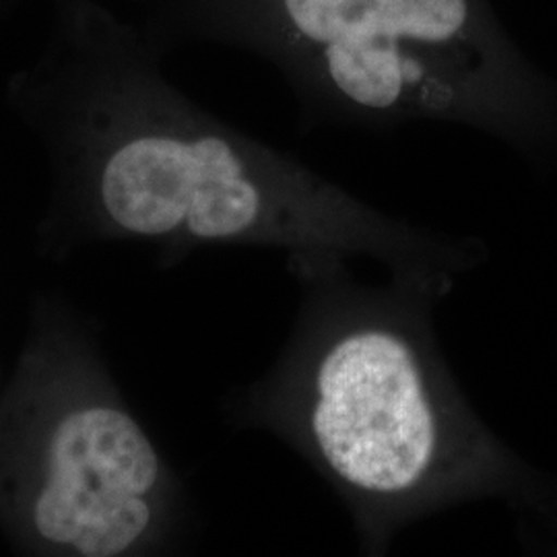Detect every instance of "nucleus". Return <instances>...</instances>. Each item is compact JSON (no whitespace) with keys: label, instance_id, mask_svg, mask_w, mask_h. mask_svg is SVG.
<instances>
[{"label":"nucleus","instance_id":"6","mask_svg":"<svg viewBox=\"0 0 557 557\" xmlns=\"http://www.w3.org/2000/svg\"><path fill=\"white\" fill-rule=\"evenodd\" d=\"M0 2H2V0H0Z\"/></svg>","mask_w":557,"mask_h":557},{"label":"nucleus","instance_id":"3","mask_svg":"<svg viewBox=\"0 0 557 557\" xmlns=\"http://www.w3.org/2000/svg\"><path fill=\"white\" fill-rule=\"evenodd\" d=\"M333 96L379 119H490L496 100L465 54L469 0H273Z\"/></svg>","mask_w":557,"mask_h":557},{"label":"nucleus","instance_id":"1","mask_svg":"<svg viewBox=\"0 0 557 557\" xmlns=\"http://www.w3.org/2000/svg\"><path fill=\"white\" fill-rule=\"evenodd\" d=\"M343 257L298 252L304 298L267 419L347 506L359 549L382 556L416 520L502 498L557 518V487L494 434L434 333L446 273L363 285Z\"/></svg>","mask_w":557,"mask_h":557},{"label":"nucleus","instance_id":"5","mask_svg":"<svg viewBox=\"0 0 557 557\" xmlns=\"http://www.w3.org/2000/svg\"><path fill=\"white\" fill-rule=\"evenodd\" d=\"M66 2H77V0H57V4H66Z\"/></svg>","mask_w":557,"mask_h":557},{"label":"nucleus","instance_id":"4","mask_svg":"<svg viewBox=\"0 0 557 557\" xmlns=\"http://www.w3.org/2000/svg\"><path fill=\"white\" fill-rule=\"evenodd\" d=\"M160 458L139 425L114 409L64 419L52 442V473L36 504L41 537L75 543L81 531L160 481Z\"/></svg>","mask_w":557,"mask_h":557},{"label":"nucleus","instance_id":"2","mask_svg":"<svg viewBox=\"0 0 557 557\" xmlns=\"http://www.w3.org/2000/svg\"><path fill=\"white\" fill-rule=\"evenodd\" d=\"M57 7L126 114L98 170L101 205L126 232L257 238L292 255L374 257L391 273L458 277L483 260L479 239L388 218L299 163L186 114L133 27L96 0Z\"/></svg>","mask_w":557,"mask_h":557}]
</instances>
